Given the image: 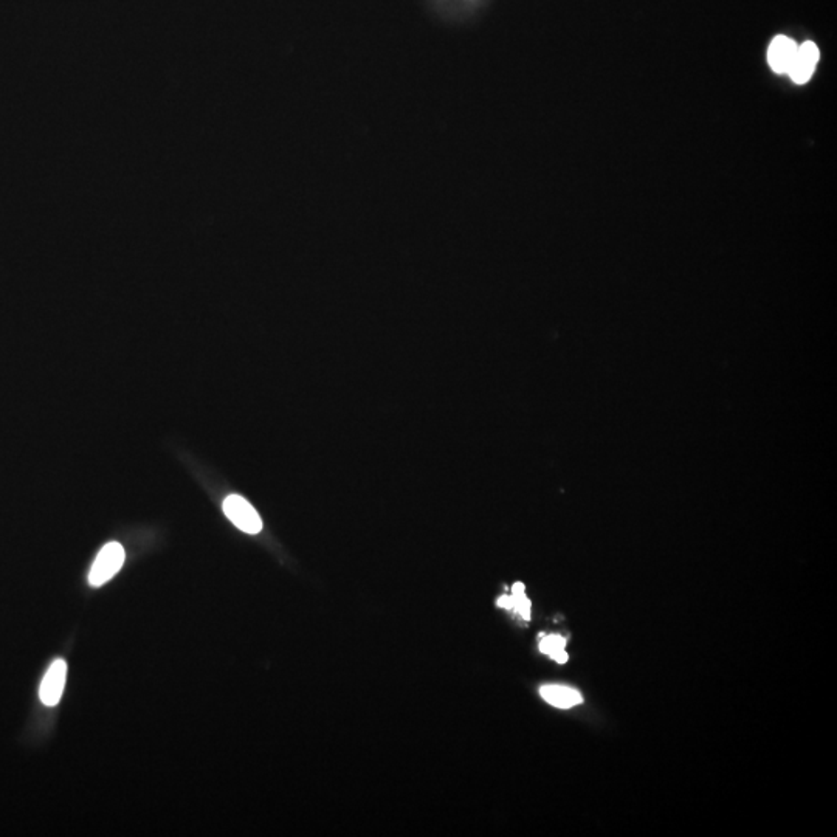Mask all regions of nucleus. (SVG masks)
I'll return each mask as SVG.
<instances>
[{"label":"nucleus","mask_w":837,"mask_h":837,"mask_svg":"<svg viewBox=\"0 0 837 837\" xmlns=\"http://www.w3.org/2000/svg\"><path fill=\"white\" fill-rule=\"evenodd\" d=\"M123 563H125L123 546L115 541L108 543L92 564L91 572H89L91 587H103L104 583H108L112 577L118 574V571L123 568Z\"/></svg>","instance_id":"obj_1"},{"label":"nucleus","mask_w":837,"mask_h":837,"mask_svg":"<svg viewBox=\"0 0 837 837\" xmlns=\"http://www.w3.org/2000/svg\"><path fill=\"white\" fill-rule=\"evenodd\" d=\"M798 52V44L786 36H777L768 50V61L775 74H788Z\"/></svg>","instance_id":"obj_5"},{"label":"nucleus","mask_w":837,"mask_h":837,"mask_svg":"<svg viewBox=\"0 0 837 837\" xmlns=\"http://www.w3.org/2000/svg\"><path fill=\"white\" fill-rule=\"evenodd\" d=\"M819 61V48L815 42H803L802 46H798L796 57L792 61L791 67L788 70V74L791 76L794 83L805 84L811 80L815 74V64Z\"/></svg>","instance_id":"obj_4"},{"label":"nucleus","mask_w":837,"mask_h":837,"mask_svg":"<svg viewBox=\"0 0 837 837\" xmlns=\"http://www.w3.org/2000/svg\"><path fill=\"white\" fill-rule=\"evenodd\" d=\"M67 678V664L64 659H57L48 667L46 676L42 678L39 687V700L47 707L57 706L63 696Z\"/></svg>","instance_id":"obj_3"},{"label":"nucleus","mask_w":837,"mask_h":837,"mask_svg":"<svg viewBox=\"0 0 837 837\" xmlns=\"http://www.w3.org/2000/svg\"><path fill=\"white\" fill-rule=\"evenodd\" d=\"M564 647H566V639L562 638V636H557V634H549L546 638L541 639V653L551 656L554 661L558 662V664H564V662H568V659H570V656L566 653Z\"/></svg>","instance_id":"obj_7"},{"label":"nucleus","mask_w":837,"mask_h":837,"mask_svg":"<svg viewBox=\"0 0 837 837\" xmlns=\"http://www.w3.org/2000/svg\"><path fill=\"white\" fill-rule=\"evenodd\" d=\"M223 512L227 519L245 534H259L262 521L255 507L240 495H230L223 501Z\"/></svg>","instance_id":"obj_2"},{"label":"nucleus","mask_w":837,"mask_h":837,"mask_svg":"<svg viewBox=\"0 0 837 837\" xmlns=\"http://www.w3.org/2000/svg\"><path fill=\"white\" fill-rule=\"evenodd\" d=\"M540 695L543 696V700L558 709H570L583 702V698L577 690L564 685H545L540 689Z\"/></svg>","instance_id":"obj_6"},{"label":"nucleus","mask_w":837,"mask_h":837,"mask_svg":"<svg viewBox=\"0 0 837 837\" xmlns=\"http://www.w3.org/2000/svg\"><path fill=\"white\" fill-rule=\"evenodd\" d=\"M512 610L517 611L524 621L530 619V600L524 594V585L521 581L515 583L512 588Z\"/></svg>","instance_id":"obj_8"}]
</instances>
